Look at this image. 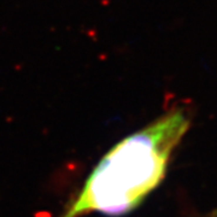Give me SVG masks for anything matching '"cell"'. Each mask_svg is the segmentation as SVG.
<instances>
[{
  "label": "cell",
  "mask_w": 217,
  "mask_h": 217,
  "mask_svg": "<svg viewBox=\"0 0 217 217\" xmlns=\"http://www.w3.org/2000/svg\"><path fill=\"white\" fill-rule=\"evenodd\" d=\"M185 110H173L117 142L94 166L60 217L124 216L163 181L171 153L188 130Z\"/></svg>",
  "instance_id": "obj_1"
},
{
  "label": "cell",
  "mask_w": 217,
  "mask_h": 217,
  "mask_svg": "<svg viewBox=\"0 0 217 217\" xmlns=\"http://www.w3.org/2000/svg\"><path fill=\"white\" fill-rule=\"evenodd\" d=\"M206 217H217V208H216L213 211H211Z\"/></svg>",
  "instance_id": "obj_2"
}]
</instances>
